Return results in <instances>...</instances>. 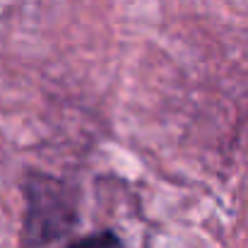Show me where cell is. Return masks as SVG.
<instances>
[{"instance_id": "cell-1", "label": "cell", "mask_w": 248, "mask_h": 248, "mask_svg": "<svg viewBox=\"0 0 248 248\" xmlns=\"http://www.w3.org/2000/svg\"><path fill=\"white\" fill-rule=\"evenodd\" d=\"M27 202L24 241L29 248L58 239L75 219V210L65 195V188L48 176H36L29 181Z\"/></svg>"}, {"instance_id": "cell-2", "label": "cell", "mask_w": 248, "mask_h": 248, "mask_svg": "<svg viewBox=\"0 0 248 248\" xmlns=\"http://www.w3.org/2000/svg\"><path fill=\"white\" fill-rule=\"evenodd\" d=\"M68 248H121V241L113 232H101V234H92L73 241Z\"/></svg>"}]
</instances>
